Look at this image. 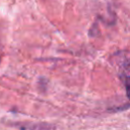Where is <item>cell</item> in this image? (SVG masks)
<instances>
[{
  "label": "cell",
  "mask_w": 130,
  "mask_h": 130,
  "mask_svg": "<svg viewBox=\"0 0 130 130\" xmlns=\"http://www.w3.org/2000/svg\"><path fill=\"white\" fill-rule=\"evenodd\" d=\"M122 80H123V83H124L125 88H126L127 96L130 100V75H124V76H122Z\"/></svg>",
  "instance_id": "6da1fadb"
}]
</instances>
